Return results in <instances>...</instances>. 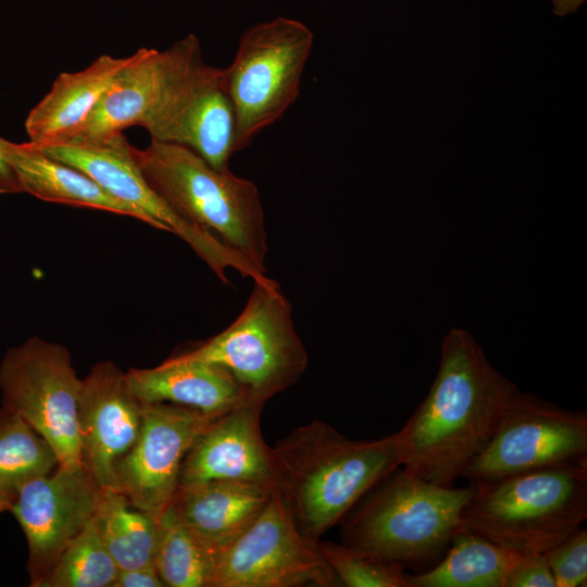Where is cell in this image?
<instances>
[{
    "label": "cell",
    "instance_id": "obj_30",
    "mask_svg": "<svg viewBox=\"0 0 587 587\" xmlns=\"http://www.w3.org/2000/svg\"><path fill=\"white\" fill-rule=\"evenodd\" d=\"M2 141L0 137V195L22 192L18 176L4 154Z\"/></svg>",
    "mask_w": 587,
    "mask_h": 587
},
{
    "label": "cell",
    "instance_id": "obj_15",
    "mask_svg": "<svg viewBox=\"0 0 587 587\" xmlns=\"http://www.w3.org/2000/svg\"><path fill=\"white\" fill-rule=\"evenodd\" d=\"M263 407L247 399L216 416L189 448L178 488L213 480L274 486L271 447L260 423Z\"/></svg>",
    "mask_w": 587,
    "mask_h": 587
},
{
    "label": "cell",
    "instance_id": "obj_16",
    "mask_svg": "<svg viewBox=\"0 0 587 587\" xmlns=\"http://www.w3.org/2000/svg\"><path fill=\"white\" fill-rule=\"evenodd\" d=\"M176 55L175 42L164 50L139 48L113 77L86 122L63 140L100 138L142 126L166 85Z\"/></svg>",
    "mask_w": 587,
    "mask_h": 587
},
{
    "label": "cell",
    "instance_id": "obj_3",
    "mask_svg": "<svg viewBox=\"0 0 587 587\" xmlns=\"http://www.w3.org/2000/svg\"><path fill=\"white\" fill-rule=\"evenodd\" d=\"M475 485L457 488L401 466L377 484L344 519L340 544L383 562L434 560L461 528Z\"/></svg>",
    "mask_w": 587,
    "mask_h": 587
},
{
    "label": "cell",
    "instance_id": "obj_5",
    "mask_svg": "<svg viewBox=\"0 0 587 587\" xmlns=\"http://www.w3.org/2000/svg\"><path fill=\"white\" fill-rule=\"evenodd\" d=\"M474 485L461 528L510 550L546 553L587 519V463Z\"/></svg>",
    "mask_w": 587,
    "mask_h": 587
},
{
    "label": "cell",
    "instance_id": "obj_32",
    "mask_svg": "<svg viewBox=\"0 0 587 587\" xmlns=\"http://www.w3.org/2000/svg\"><path fill=\"white\" fill-rule=\"evenodd\" d=\"M12 499L0 492V513L9 511Z\"/></svg>",
    "mask_w": 587,
    "mask_h": 587
},
{
    "label": "cell",
    "instance_id": "obj_31",
    "mask_svg": "<svg viewBox=\"0 0 587 587\" xmlns=\"http://www.w3.org/2000/svg\"><path fill=\"white\" fill-rule=\"evenodd\" d=\"M554 15L564 17L573 14L586 2V0H551Z\"/></svg>",
    "mask_w": 587,
    "mask_h": 587
},
{
    "label": "cell",
    "instance_id": "obj_11",
    "mask_svg": "<svg viewBox=\"0 0 587 587\" xmlns=\"http://www.w3.org/2000/svg\"><path fill=\"white\" fill-rule=\"evenodd\" d=\"M587 463V414L520 392L497 430L463 473L470 483Z\"/></svg>",
    "mask_w": 587,
    "mask_h": 587
},
{
    "label": "cell",
    "instance_id": "obj_20",
    "mask_svg": "<svg viewBox=\"0 0 587 587\" xmlns=\"http://www.w3.org/2000/svg\"><path fill=\"white\" fill-rule=\"evenodd\" d=\"M129 59L102 54L82 71L61 73L26 117L29 141L54 142L75 134Z\"/></svg>",
    "mask_w": 587,
    "mask_h": 587
},
{
    "label": "cell",
    "instance_id": "obj_4",
    "mask_svg": "<svg viewBox=\"0 0 587 587\" xmlns=\"http://www.w3.org/2000/svg\"><path fill=\"white\" fill-rule=\"evenodd\" d=\"M134 154L146 179L177 213L266 273L265 215L252 180L212 166L182 145L151 139Z\"/></svg>",
    "mask_w": 587,
    "mask_h": 587
},
{
    "label": "cell",
    "instance_id": "obj_21",
    "mask_svg": "<svg viewBox=\"0 0 587 587\" xmlns=\"http://www.w3.org/2000/svg\"><path fill=\"white\" fill-rule=\"evenodd\" d=\"M445 552L432 569L408 574L411 587H505L522 553L467 529L455 534Z\"/></svg>",
    "mask_w": 587,
    "mask_h": 587
},
{
    "label": "cell",
    "instance_id": "obj_13",
    "mask_svg": "<svg viewBox=\"0 0 587 587\" xmlns=\"http://www.w3.org/2000/svg\"><path fill=\"white\" fill-rule=\"evenodd\" d=\"M100 490L82 465L58 466L16 491L9 511L26 537L30 586L38 587L68 544L93 519Z\"/></svg>",
    "mask_w": 587,
    "mask_h": 587
},
{
    "label": "cell",
    "instance_id": "obj_2",
    "mask_svg": "<svg viewBox=\"0 0 587 587\" xmlns=\"http://www.w3.org/2000/svg\"><path fill=\"white\" fill-rule=\"evenodd\" d=\"M274 486L297 528L320 538L401 466L396 434L353 440L314 420L271 447Z\"/></svg>",
    "mask_w": 587,
    "mask_h": 587
},
{
    "label": "cell",
    "instance_id": "obj_25",
    "mask_svg": "<svg viewBox=\"0 0 587 587\" xmlns=\"http://www.w3.org/2000/svg\"><path fill=\"white\" fill-rule=\"evenodd\" d=\"M118 571L93 516L64 549L38 587H112Z\"/></svg>",
    "mask_w": 587,
    "mask_h": 587
},
{
    "label": "cell",
    "instance_id": "obj_1",
    "mask_svg": "<svg viewBox=\"0 0 587 587\" xmlns=\"http://www.w3.org/2000/svg\"><path fill=\"white\" fill-rule=\"evenodd\" d=\"M520 392L469 332L450 329L426 397L395 433L401 467L432 483L453 486Z\"/></svg>",
    "mask_w": 587,
    "mask_h": 587
},
{
    "label": "cell",
    "instance_id": "obj_22",
    "mask_svg": "<svg viewBox=\"0 0 587 587\" xmlns=\"http://www.w3.org/2000/svg\"><path fill=\"white\" fill-rule=\"evenodd\" d=\"M95 517L118 570L153 564L159 520L134 507L120 491L102 488Z\"/></svg>",
    "mask_w": 587,
    "mask_h": 587
},
{
    "label": "cell",
    "instance_id": "obj_24",
    "mask_svg": "<svg viewBox=\"0 0 587 587\" xmlns=\"http://www.w3.org/2000/svg\"><path fill=\"white\" fill-rule=\"evenodd\" d=\"M59 466L47 442L24 419L0 408V492L13 499L25 483Z\"/></svg>",
    "mask_w": 587,
    "mask_h": 587
},
{
    "label": "cell",
    "instance_id": "obj_28",
    "mask_svg": "<svg viewBox=\"0 0 587 587\" xmlns=\"http://www.w3.org/2000/svg\"><path fill=\"white\" fill-rule=\"evenodd\" d=\"M505 587H557L546 553H521Z\"/></svg>",
    "mask_w": 587,
    "mask_h": 587
},
{
    "label": "cell",
    "instance_id": "obj_23",
    "mask_svg": "<svg viewBox=\"0 0 587 587\" xmlns=\"http://www.w3.org/2000/svg\"><path fill=\"white\" fill-rule=\"evenodd\" d=\"M217 552L197 536L172 505L159 519L153 564L165 586L210 587Z\"/></svg>",
    "mask_w": 587,
    "mask_h": 587
},
{
    "label": "cell",
    "instance_id": "obj_19",
    "mask_svg": "<svg viewBox=\"0 0 587 587\" xmlns=\"http://www.w3.org/2000/svg\"><path fill=\"white\" fill-rule=\"evenodd\" d=\"M2 145L18 176L22 192L47 202L129 216L162 230L149 215L117 199L78 168L47 155L30 141L15 143L3 138Z\"/></svg>",
    "mask_w": 587,
    "mask_h": 587
},
{
    "label": "cell",
    "instance_id": "obj_10",
    "mask_svg": "<svg viewBox=\"0 0 587 587\" xmlns=\"http://www.w3.org/2000/svg\"><path fill=\"white\" fill-rule=\"evenodd\" d=\"M341 586L319 541L295 525L279 494L255 521L217 553L210 587Z\"/></svg>",
    "mask_w": 587,
    "mask_h": 587
},
{
    "label": "cell",
    "instance_id": "obj_26",
    "mask_svg": "<svg viewBox=\"0 0 587 587\" xmlns=\"http://www.w3.org/2000/svg\"><path fill=\"white\" fill-rule=\"evenodd\" d=\"M319 546L341 586L411 587L408 573L398 563L371 559L341 544L320 540Z\"/></svg>",
    "mask_w": 587,
    "mask_h": 587
},
{
    "label": "cell",
    "instance_id": "obj_8",
    "mask_svg": "<svg viewBox=\"0 0 587 587\" xmlns=\"http://www.w3.org/2000/svg\"><path fill=\"white\" fill-rule=\"evenodd\" d=\"M32 143L47 155L84 172L111 195L149 215L162 230L175 234L222 283H228V268L253 282L268 278L243 257L177 213L146 179L135 159V147L123 133L93 139Z\"/></svg>",
    "mask_w": 587,
    "mask_h": 587
},
{
    "label": "cell",
    "instance_id": "obj_27",
    "mask_svg": "<svg viewBox=\"0 0 587 587\" xmlns=\"http://www.w3.org/2000/svg\"><path fill=\"white\" fill-rule=\"evenodd\" d=\"M557 587L587 585V529L579 527L546 552Z\"/></svg>",
    "mask_w": 587,
    "mask_h": 587
},
{
    "label": "cell",
    "instance_id": "obj_17",
    "mask_svg": "<svg viewBox=\"0 0 587 587\" xmlns=\"http://www.w3.org/2000/svg\"><path fill=\"white\" fill-rule=\"evenodd\" d=\"M126 377L141 403L167 402L213 416L248 399L224 369L178 354L152 369H130Z\"/></svg>",
    "mask_w": 587,
    "mask_h": 587
},
{
    "label": "cell",
    "instance_id": "obj_7",
    "mask_svg": "<svg viewBox=\"0 0 587 587\" xmlns=\"http://www.w3.org/2000/svg\"><path fill=\"white\" fill-rule=\"evenodd\" d=\"M314 34L296 18L277 16L246 29L224 68L236 115V152L248 147L295 103Z\"/></svg>",
    "mask_w": 587,
    "mask_h": 587
},
{
    "label": "cell",
    "instance_id": "obj_12",
    "mask_svg": "<svg viewBox=\"0 0 587 587\" xmlns=\"http://www.w3.org/2000/svg\"><path fill=\"white\" fill-rule=\"evenodd\" d=\"M141 404L140 430L116 465L115 489L159 520L173 502L189 448L216 416L167 402Z\"/></svg>",
    "mask_w": 587,
    "mask_h": 587
},
{
    "label": "cell",
    "instance_id": "obj_9",
    "mask_svg": "<svg viewBox=\"0 0 587 587\" xmlns=\"http://www.w3.org/2000/svg\"><path fill=\"white\" fill-rule=\"evenodd\" d=\"M80 383L68 350L39 337L10 348L0 364L2 407L47 440L60 467L82 466L77 426Z\"/></svg>",
    "mask_w": 587,
    "mask_h": 587
},
{
    "label": "cell",
    "instance_id": "obj_29",
    "mask_svg": "<svg viewBox=\"0 0 587 587\" xmlns=\"http://www.w3.org/2000/svg\"><path fill=\"white\" fill-rule=\"evenodd\" d=\"M154 564L120 570L112 587H164Z\"/></svg>",
    "mask_w": 587,
    "mask_h": 587
},
{
    "label": "cell",
    "instance_id": "obj_14",
    "mask_svg": "<svg viewBox=\"0 0 587 587\" xmlns=\"http://www.w3.org/2000/svg\"><path fill=\"white\" fill-rule=\"evenodd\" d=\"M141 409L126 373L111 361L97 363L82 379L77 402L82 465L100 488L115 489V469L138 437Z\"/></svg>",
    "mask_w": 587,
    "mask_h": 587
},
{
    "label": "cell",
    "instance_id": "obj_18",
    "mask_svg": "<svg viewBox=\"0 0 587 587\" xmlns=\"http://www.w3.org/2000/svg\"><path fill=\"white\" fill-rule=\"evenodd\" d=\"M274 486L213 480L179 487L172 507L179 519L217 553L261 514Z\"/></svg>",
    "mask_w": 587,
    "mask_h": 587
},
{
    "label": "cell",
    "instance_id": "obj_6",
    "mask_svg": "<svg viewBox=\"0 0 587 587\" xmlns=\"http://www.w3.org/2000/svg\"><path fill=\"white\" fill-rule=\"evenodd\" d=\"M253 283L246 305L229 326L178 355L224 369L248 399L265 404L301 377L309 357L278 283L272 278Z\"/></svg>",
    "mask_w": 587,
    "mask_h": 587
}]
</instances>
